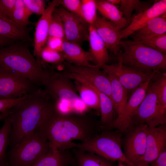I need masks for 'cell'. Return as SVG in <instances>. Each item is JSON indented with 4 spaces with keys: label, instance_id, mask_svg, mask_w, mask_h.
Returning <instances> with one entry per match:
<instances>
[{
    "label": "cell",
    "instance_id": "obj_1",
    "mask_svg": "<svg viewBox=\"0 0 166 166\" xmlns=\"http://www.w3.org/2000/svg\"><path fill=\"white\" fill-rule=\"evenodd\" d=\"M101 124L86 113L63 114L52 102L46 111L38 129L50 148L60 150L75 148V140L87 141L99 133Z\"/></svg>",
    "mask_w": 166,
    "mask_h": 166
},
{
    "label": "cell",
    "instance_id": "obj_2",
    "mask_svg": "<svg viewBox=\"0 0 166 166\" xmlns=\"http://www.w3.org/2000/svg\"><path fill=\"white\" fill-rule=\"evenodd\" d=\"M51 102L44 90L39 88L10 110L8 116L11 126L10 148L16 146L25 136L38 129Z\"/></svg>",
    "mask_w": 166,
    "mask_h": 166
},
{
    "label": "cell",
    "instance_id": "obj_3",
    "mask_svg": "<svg viewBox=\"0 0 166 166\" xmlns=\"http://www.w3.org/2000/svg\"><path fill=\"white\" fill-rule=\"evenodd\" d=\"M0 67L14 72L38 88L42 86L47 74L23 43H14L0 47Z\"/></svg>",
    "mask_w": 166,
    "mask_h": 166
},
{
    "label": "cell",
    "instance_id": "obj_4",
    "mask_svg": "<svg viewBox=\"0 0 166 166\" xmlns=\"http://www.w3.org/2000/svg\"><path fill=\"white\" fill-rule=\"evenodd\" d=\"M71 80L53 69H47L43 89L58 113H86L89 109L80 99Z\"/></svg>",
    "mask_w": 166,
    "mask_h": 166
},
{
    "label": "cell",
    "instance_id": "obj_5",
    "mask_svg": "<svg viewBox=\"0 0 166 166\" xmlns=\"http://www.w3.org/2000/svg\"><path fill=\"white\" fill-rule=\"evenodd\" d=\"M119 54L124 65L147 72L165 70L166 55L133 41H121Z\"/></svg>",
    "mask_w": 166,
    "mask_h": 166
},
{
    "label": "cell",
    "instance_id": "obj_6",
    "mask_svg": "<svg viewBox=\"0 0 166 166\" xmlns=\"http://www.w3.org/2000/svg\"><path fill=\"white\" fill-rule=\"evenodd\" d=\"M50 149L48 140L38 129L28 134L7 154L10 166H29L45 155Z\"/></svg>",
    "mask_w": 166,
    "mask_h": 166
},
{
    "label": "cell",
    "instance_id": "obj_7",
    "mask_svg": "<svg viewBox=\"0 0 166 166\" xmlns=\"http://www.w3.org/2000/svg\"><path fill=\"white\" fill-rule=\"evenodd\" d=\"M121 136L118 130L102 131L87 141L76 143L75 148L93 153L112 161L118 160L129 166H135L126 158L122 150Z\"/></svg>",
    "mask_w": 166,
    "mask_h": 166
},
{
    "label": "cell",
    "instance_id": "obj_8",
    "mask_svg": "<svg viewBox=\"0 0 166 166\" xmlns=\"http://www.w3.org/2000/svg\"><path fill=\"white\" fill-rule=\"evenodd\" d=\"M62 65L64 69L58 72L61 75L71 80L80 79L85 81L111 99V85L107 74L103 70H101L99 67L95 65L78 66L65 61Z\"/></svg>",
    "mask_w": 166,
    "mask_h": 166
},
{
    "label": "cell",
    "instance_id": "obj_9",
    "mask_svg": "<svg viewBox=\"0 0 166 166\" xmlns=\"http://www.w3.org/2000/svg\"><path fill=\"white\" fill-rule=\"evenodd\" d=\"M166 123V108L161 104L149 84L144 97L133 116L132 126L145 124L155 127Z\"/></svg>",
    "mask_w": 166,
    "mask_h": 166
},
{
    "label": "cell",
    "instance_id": "obj_10",
    "mask_svg": "<svg viewBox=\"0 0 166 166\" xmlns=\"http://www.w3.org/2000/svg\"><path fill=\"white\" fill-rule=\"evenodd\" d=\"M118 61L111 65L105 64L102 67L106 73L114 75L128 92L134 91L136 88L153 77L158 71L147 72L124 65L119 55Z\"/></svg>",
    "mask_w": 166,
    "mask_h": 166
},
{
    "label": "cell",
    "instance_id": "obj_11",
    "mask_svg": "<svg viewBox=\"0 0 166 166\" xmlns=\"http://www.w3.org/2000/svg\"><path fill=\"white\" fill-rule=\"evenodd\" d=\"M147 126L145 124L132 125L124 133L125 136L121 139L123 153L135 166L140 163L145 152Z\"/></svg>",
    "mask_w": 166,
    "mask_h": 166
},
{
    "label": "cell",
    "instance_id": "obj_12",
    "mask_svg": "<svg viewBox=\"0 0 166 166\" xmlns=\"http://www.w3.org/2000/svg\"><path fill=\"white\" fill-rule=\"evenodd\" d=\"M153 77L133 91L122 113L109 124L101 126V131L116 129L121 133H124L132 126L133 116L144 97L148 85Z\"/></svg>",
    "mask_w": 166,
    "mask_h": 166
},
{
    "label": "cell",
    "instance_id": "obj_13",
    "mask_svg": "<svg viewBox=\"0 0 166 166\" xmlns=\"http://www.w3.org/2000/svg\"><path fill=\"white\" fill-rule=\"evenodd\" d=\"M38 88L15 73L0 67V99L20 98Z\"/></svg>",
    "mask_w": 166,
    "mask_h": 166
},
{
    "label": "cell",
    "instance_id": "obj_14",
    "mask_svg": "<svg viewBox=\"0 0 166 166\" xmlns=\"http://www.w3.org/2000/svg\"><path fill=\"white\" fill-rule=\"evenodd\" d=\"M54 12L62 22L66 41L81 45L88 41L89 25L83 19L62 7H56Z\"/></svg>",
    "mask_w": 166,
    "mask_h": 166
},
{
    "label": "cell",
    "instance_id": "obj_15",
    "mask_svg": "<svg viewBox=\"0 0 166 166\" xmlns=\"http://www.w3.org/2000/svg\"><path fill=\"white\" fill-rule=\"evenodd\" d=\"M166 150V124L158 127L147 126L146 151L140 163L146 162L149 164Z\"/></svg>",
    "mask_w": 166,
    "mask_h": 166
},
{
    "label": "cell",
    "instance_id": "obj_16",
    "mask_svg": "<svg viewBox=\"0 0 166 166\" xmlns=\"http://www.w3.org/2000/svg\"><path fill=\"white\" fill-rule=\"evenodd\" d=\"M60 4V0L51 2L36 23L34 38V55L39 63L42 64L40 54L45 45L49 37V30L51 18L55 8Z\"/></svg>",
    "mask_w": 166,
    "mask_h": 166
},
{
    "label": "cell",
    "instance_id": "obj_17",
    "mask_svg": "<svg viewBox=\"0 0 166 166\" xmlns=\"http://www.w3.org/2000/svg\"><path fill=\"white\" fill-rule=\"evenodd\" d=\"M166 13V0L156 1L144 10L132 16L128 26L120 31L121 38H126L153 18Z\"/></svg>",
    "mask_w": 166,
    "mask_h": 166
},
{
    "label": "cell",
    "instance_id": "obj_18",
    "mask_svg": "<svg viewBox=\"0 0 166 166\" xmlns=\"http://www.w3.org/2000/svg\"><path fill=\"white\" fill-rule=\"evenodd\" d=\"M93 25L108 50L117 56L121 51V30L111 22L98 16Z\"/></svg>",
    "mask_w": 166,
    "mask_h": 166
},
{
    "label": "cell",
    "instance_id": "obj_19",
    "mask_svg": "<svg viewBox=\"0 0 166 166\" xmlns=\"http://www.w3.org/2000/svg\"><path fill=\"white\" fill-rule=\"evenodd\" d=\"M29 166H76L71 149L51 148L43 156Z\"/></svg>",
    "mask_w": 166,
    "mask_h": 166
},
{
    "label": "cell",
    "instance_id": "obj_20",
    "mask_svg": "<svg viewBox=\"0 0 166 166\" xmlns=\"http://www.w3.org/2000/svg\"><path fill=\"white\" fill-rule=\"evenodd\" d=\"M89 52L93 57L94 63L100 68L109 61L108 50L93 25H89L88 41Z\"/></svg>",
    "mask_w": 166,
    "mask_h": 166
},
{
    "label": "cell",
    "instance_id": "obj_21",
    "mask_svg": "<svg viewBox=\"0 0 166 166\" xmlns=\"http://www.w3.org/2000/svg\"><path fill=\"white\" fill-rule=\"evenodd\" d=\"M62 52L65 61L72 64L83 66H91L90 62L94 63L90 52L84 50L81 46L75 43L64 41L62 45Z\"/></svg>",
    "mask_w": 166,
    "mask_h": 166
},
{
    "label": "cell",
    "instance_id": "obj_22",
    "mask_svg": "<svg viewBox=\"0 0 166 166\" xmlns=\"http://www.w3.org/2000/svg\"><path fill=\"white\" fill-rule=\"evenodd\" d=\"M74 81L76 90L82 101L89 109L100 113V99L96 89L85 81L78 79Z\"/></svg>",
    "mask_w": 166,
    "mask_h": 166
},
{
    "label": "cell",
    "instance_id": "obj_23",
    "mask_svg": "<svg viewBox=\"0 0 166 166\" xmlns=\"http://www.w3.org/2000/svg\"><path fill=\"white\" fill-rule=\"evenodd\" d=\"M97 10L102 17L114 24L121 30L128 26L126 20L119 8L107 0H96Z\"/></svg>",
    "mask_w": 166,
    "mask_h": 166
},
{
    "label": "cell",
    "instance_id": "obj_24",
    "mask_svg": "<svg viewBox=\"0 0 166 166\" xmlns=\"http://www.w3.org/2000/svg\"><path fill=\"white\" fill-rule=\"evenodd\" d=\"M107 73L111 85V99L114 110L119 116L123 112L127 103L128 92L114 75Z\"/></svg>",
    "mask_w": 166,
    "mask_h": 166
},
{
    "label": "cell",
    "instance_id": "obj_25",
    "mask_svg": "<svg viewBox=\"0 0 166 166\" xmlns=\"http://www.w3.org/2000/svg\"><path fill=\"white\" fill-rule=\"evenodd\" d=\"M166 33V18L162 16L153 18L131 36L133 41Z\"/></svg>",
    "mask_w": 166,
    "mask_h": 166
},
{
    "label": "cell",
    "instance_id": "obj_26",
    "mask_svg": "<svg viewBox=\"0 0 166 166\" xmlns=\"http://www.w3.org/2000/svg\"><path fill=\"white\" fill-rule=\"evenodd\" d=\"M76 166H114L113 161L95 153L76 148L71 149Z\"/></svg>",
    "mask_w": 166,
    "mask_h": 166
},
{
    "label": "cell",
    "instance_id": "obj_27",
    "mask_svg": "<svg viewBox=\"0 0 166 166\" xmlns=\"http://www.w3.org/2000/svg\"><path fill=\"white\" fill-rule=\"evenodd\" d=\"M0 36L24 43L33 40L27 31L20 27L14 22L6 21L0 17Z\"/></svg>",
    "mask_w": 166,
    "mask_h": 166
},
{
    "label": "cell",
    "instance_id": "obj_28",
    "mask_svg": "<svg viewBox=\"0 0 166 166\" xmlns=\"http://www.w3.org/2000/svg\"><path fill=\"white\" fill-rule=\"evenodd\" d=\"M100 99V110L101 126L105 125L113 120L114 106L111 98L97 89Z\"/></svg>",
    "mask_w": 166,
    "mask_h": 166
},
{
    "label": "cell",
    "instance_id": "obj_29",
    "mask_svg": "<svg viewBox=\"0 0 166 166\" xmlns=\"http://www.w3.org/2000/svg\"><path fill=\"white\" fill-rule=\"evenodd\" d=\"M4 120V123L0 129V166H6L8 164L6 151L9 146L11 131L9 116Z\"/></svg>",
    "mask_w": 166,
    "mask_h": 166
},
{
    "label": "cell",
    "instance_id": "obj_30",
    "mask_svg": "<svg viewBox=\"0 0 166 166\" xmlns=\"http://www.w3.org/2000/svg\"><path fill=\"white\" fill-rule=\"evenodd\" d=\"M33 13L29 10L23 0H16L12 20L22 29L27 31L29 24V19Z\"/></svg>",
    "mask_w": 166,
    "mask_h": 166
},
{
    "label": "cell",
    "instance_id": "obj_31",
    "mask_svg": "<svg viewBox=\"0 0 166 166\" xmlns=\"http://www.w3.org/2000/svg\"><path fill=\"white\" fill-rule=\"evenodd\" d=\"M148 4L138 0H121L119 9L128 25L132 17L133 12L135 10L137 14L141 12L150 7Z\"/></svg>",
    "mask_w": 166,
    "mask_h": 166
},
{
    "label": "cell",
    "instance_id": "obj_32",
    "mask_svg": "<svg viewBox=\"0 0 166 166\" xmlns=\"http://www.w3.org/2000/svg\"><path fill=\"white\" fill-rule=\"evenodd\" d=\"M135 42L150 47L166 55V33L142 38Z\"/></svg>",
    "mask_w": 166,
    "mask_h": 166
},
{
    "label": "cell",
    "instance_id": "obj_33",
    "mask_svg": "<svg viewBox=\"0 0 166 166\" xmlns=\"http://www.w3.org/2000/svg\"><path fill=\"white\" fill-rule=\"evenodd\" d=\"M82 18L89 25H93L97 17L96 0H81Z\"/></svg>",
    "mask_w": 166,
    "mask_h": 166
},
{
    "label": "cell",
    "instance_id": "obj_34",
    "mask_svg": "<svg viewBox=\"0 0 166 166\" xmlns=\"http://www.w3.org/2000/svg\"><path fill=\"white\" fill-rule=\"evenodd\" d=\"M41 62L56 65H62L65 61V56L62 52L52 49L45 45L40 54Z\"/></svg>",
    "mask_w": 166,
    "mask_h": 166
},
{
    "label": "cell",
    "instance_id": "obj_35",
    "mask_svg": "<svg viewBox=\"0 0 166 166\" xmlns=\"http://www.w3.org/2000/svg\"><path fill=\"white\" fill-rule=\"evenodd\" d=\"M149 85L155 91L161 104L166 108V73L161 74L152 82L150 81Z\"/></svg>",
    "mask_w": 166,
    "mask_h": 166
},
{
    "label": "cell",
    "instance_id": "obj_36",
    "mask_svg": "<svg viewBox=\"0 0 166 166\" xmlns=\"http://www.w3.org/2000/svg\"><path fill=\"white\" fill-rule=\"evenodd\" d=\"M49 37L60 38L66 41L64 27L59 16L54 12L49 25Z\"/></svg>",
    "mask_w": 166,
    "mask_h": 166
},
{
    "label": "cell",
    "instance_id": "obj_37",
    "mask_svg": "<svg viewBox=\"0 0 166 166\" xmlns=\"http://www.w3.org/2000/svg\"><path fill=\"white\" fill-rule=\"evenodd\" d=\"M60 4L68 11L82 18L81 0H61Z\"/></svg>",
    "mask_w": 166,
    "mask_h": 166
},
{
    "label": "cell",
    "instance_id": "obj_38",
    "mask_svg": "<svg viewBox=\"0 0 166 166\" xmlns=\"http://www.w3.org/2000/svg\"><path fill=\"white\" fill-rule=\"evenodd\" d=\"M23 0L26 6L33 14L42 15L45 9V0Z\"/></svg>",
    "mask_w": 166,
    "mask_h": 166
},
{
    "label": "cell",
    "instance_id": "obj_39",
    "mask_svg": "<svg viewBox=\"0 0 166 166\" xmlns=\"http://www.w3.org/2000/svg\"><path fill=\"white\" fill-rule=\"evenodd\" d=\"M28 95L16 98L0 99V113L10 110L14 106L25 100Z\"/></svg>",
    "mask_w": 166,
    "mask_h": 166
},
{
    "label": "cell",
    "instance_id": "obj_40",
    "mask_svg": "<svg viewBox=\"0 0 166 166\" xmlns=\"http://www.w3.org/2000/svg\"><path fill=\"white\" fill-rule=\"evenodd\" d=\"M64 41L60 38L48 37L46 45L52 49L62 52V45Z\"/></svg>",
    "mask_w": 166,
    "mask_h": 166
},
{
    "label": "cell",
    "instance_id": "obj_41",
    "mask_svg": "<svg viewBox=\"0 0 166 166\" xmlns=\"http://www.w3.org/2000/svg\"><path fill=\"white\" fill-rule=\"evenodd\" d=\"M16 1V0H0V5L6 16L12 20V14Z\"/></svg>",
    "mask_w": 166,
    "mask_h": 166
},
{
    "label": "cell",
    "instance_id": "obj_42",
    "mask_svg": "<svg viewBox=\"0 0 166 166\" xmlns=\"http://www.w3.org/2000/svg\"><path fill=\"white\" fill-rule=\"evenodd\" d=\"M149 164L150 166H166V150L163 151L155 160Z\"/></svg>",
    "mask_w": 166,
    "mask_h": 166
},
{
    "label": "cell",
    "instance_id": "obj_43",
    "mask_svg": "<svg viewBox=\"0 0 166 166\" xmlns=\"http://www.w3.org/2000/svg\"><path fill=\"white\" fill-rule=\"evenodd\" d=\"M15 41L0 36V47L6 46L14 43Z\"/></svg>",
    "mask_w": 166,
    "mask_h": 166
},
{
    "label": "cell",
    "instance_id": "obj_44",
    "mask_svg": "<svg viewBox=\"0 0 166 166\" xmlns=\"http://www.w3.org/2000/svg\"><path fill=\"white\" fill-rule=\"evenodd\" d=\"M0 17L7 21L13 22L6 14L0 5Z\"/></svg>",
    "mask_w": 166,
    "mask_h": 166
},
{
    "label": "cell",
    "instance_id": "obj_45",
    "mask_svg": "<svg viewBox=\"0 0 166 166\" xmlns=\"http://www.w3.org/2000/svg\"><path fill=\"white\" fill-rule=\"evenodd\" d=\"M10 110L3 113H0V121L4 120L9 115Z\"/></svg>",
    "mask_w": 166,
    "mask_h": 166
},
{
    "label": "cell",
    "instance_id": "obj_46",
    "mask_svg": "<svg viewBox=\"0 0 166 166\" xmlns=\"http://www.w3.org/2000/svg\"><path fill=\"white\" fill-rule=\"evenodd\" d=\"M107 1L116 6L119 5L121 2V0H107Z\"/></svg>",
    "mask_w": 166,
    "mask_h": 166
},
{
    "label": "cell",
    "instance_id": "obj_47",
    "mask_svg": "<svg viewBox=\"0 0 166 166\" xmlns=\"http://www.w3.org/2000/svg\"><path fill=\"white\" fill-rule=\"evenodd\" d=\"M136 166H150L149 163L146 162H141L138 164Z\"/></svg>",
    "mask_w": 166,
    "mask_h": 166
},
{
    "label": "cell",
    "instance_id": "obj_48",
    "mask_svg": "<svg viewBox=\"0 0 166 166\" xmlns=\"http://www.w3.org/2000/svg\"><path fill=\"white\" fill-rule=\"evenodd\" d=\"M118 166H126L123 164H122V162L121 161H119Z\"/></svg>",
    "mask_w": 166,
    "mask_h": 166
},
{
    "label": "cell",
    "instance_id": "obj_49",
    "mask_svg": "<svg viewBox=\"0 0 166 166\" xmlns=\"http://www.w3.org/2000/svg\"><path fill=\"white\" fill-rule=\"evenodd\" d=\"M6 166H10L9 164H8L6 165Z\"/></svg>",
    "mask_w": 166,
    "mask_h": 166
}]
</instances>
